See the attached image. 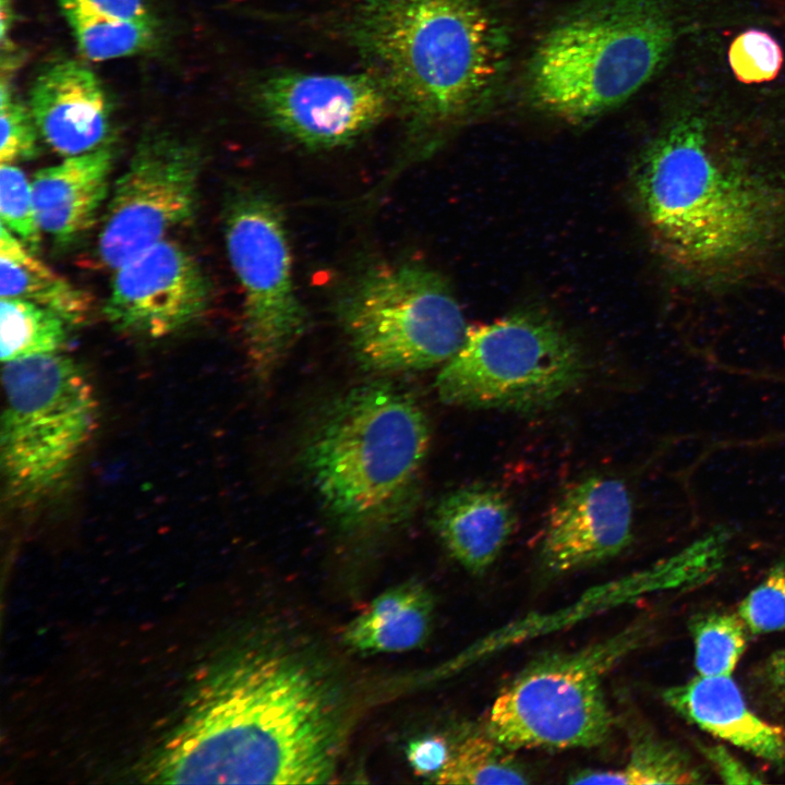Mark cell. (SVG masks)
<instances>
[{
	"label": "cell",
	"instance_id": "6da1fadb",
	"mask_svg": "<svg viewBox=\"0 0 785 785\" xmlns=\"http://www.w3.org/2000/svg\"><path fill=\"white\" fill-rule=\"evenodd\" d=\"M166 745L156 775L181 784H323L339 758L341 722L327 679L279 648L225 668Z\"/></svg>",
	"mask_w": 785,
	"mask_h": 785
},
{
	"label": "cell",
	"instance_id": "7a4b0ae2",
	"mask_svg": "<svg viewBox=\"0 0 785 785\" xmlns=\"http://www.w3.org/2000/svg\"><path fill=\"white\" fill-rule=\"evenodd\" d=\"M403 121L401 165L492 97L509 37L496 0H357L337 23Z\"/></svg>",
	"mask_w": 785,
	"mask_h": 785
},
{
	"label": "cell",
	"instance_id": "3957f363",
	"mask_svg": "<svg viewBox=\"0 0 785 785\" xmlns=\"http://www.w3.org/2000/svg\"><path fill=\"white\" fill-rule=\"evenodd\" d=\"M633 184L654 242L684 271L744 269L785 228V191L754 166L715 150L696 118L672 121L650 142Z\"/></svg>",
	"mask_w": 785,
	"mask_h": 785
},
{
	"label": "cell",
	"instance_id": "277c9868",
	"mask_svg": "<svg viewBox=\"0 0 785 785\" xmlns=\"http://www.w3.org/2000/svg\"><path fill=\"white\" fill-rule=\"evenodd\" d=\"M428 445L419 402L375 382L326 408L305 440L302 463L341 529L378 531L403 521L415 506Z\"/></svg>",
	"mask_w": 785,
	"mask_h": 785
},
{
	"label": "cell",
	"instance_id": "5b68a950",
	"mask_svg": "<svg viewBox=\"0 0 785 785\" xmlns=\"http://www.w3.org/2000/svg\"><path fill=\"white\" fill-rule=\"evenodd\" d=\"M676 39L665 0H584L545 32L528 67L542 111L587 122L628 100L662 68Z\"/></svg>",
	"mask_w": 785,
	"mask_h": 785
},
{
	"label": "cell",
	"instance_id": "8992f818",
	"mask_svg": "<svg viewBox=\"0 0 785 785\" xmlns=\"http://www.w3.org/2000/svg\"><path fill=\"white\" fill-rule=\"evenodd\" d=\"M0 463L7 497L31 506L69 474L96 428L98 401L71 358L40 354L3 363Z\"/></svg>",
	"mask_w": 785,
	"mask_h": 785
},
{
	"label": "cell",
	"instance_id": "52a82bcc",
	"mask_svg": "<svg viewBox=\"0 0 785 785\" xmlns=\"http://www.w3.org/2000/svg\"><path fill=\"white\" fill-rule=\"evenodd\" d=\"M336 316L360 364L381 373L444 365L470 327L444 277L416 263L365 268L341 292Z\"/></svg>",
	"mask_w": 785,
	"mask_h": 785
},
{
	"label": "cell",
	"instance_id": "ba28073f",
	"mask_svg": "<svg viewBox=\"0 0 785 785\" xmlns=\"http://www.w3.org/2000/svg\"><path fill=\"white\" fill-rule=\"evenodd\" d=\"M644 635V627L633 625L580 649L539 656L498 693L486 733L510 750L603 744L613 724L604 677Z\"/></svg>",
	"mask_w": 785,
	"mask_h": 785
},
{
	"label": "cell",
	"instance_id": "9c48e42d",
	"mask_svg": "<svg viewBox=\"0 0 785 785\" xmlns=\"http://www.w3.org/2000/svg\"><path fill=\"white\" fill-rule=\"evenodd\" d=\"M585 372L580 345L556 319L520 311L469 327L435 384L449 406L526 412L563 399Z\"/></svg>",
	"mask_w": 785,
	"mask_h": 785
},
{
	"label": "cell",
	"instance_id": "30bf717a",
	"mask_svg": "<svg viewBox=\"0 0 785 785\" xmlns=\"http://www.w3.org/2000/svg\"><path fill=\"white\" fill-rule=\"evenodd\" d=\"M225 239L243 292V331L253 374L267 382L303 335L307 314L293 281L285 217L267 194L246 191L229 204Z\"/></svg>",
	"mask_w": 785,
	"mask_h": 785
},
{
	"label": "cell",
	"instance_id": "8fae6325",
	"mask_svg": "<svg viewBox=\"0 0 785 785\" xmlns=\"http://www.w3.org/2000/svg\"><path fill=\"white\" fill-rule=\"evenodd\" d=\"M200 156L174 135L148 133L117 180L98 233L99 263L114 270L189 221L196 207Z\"/></svg>",
	"mask_w": 785,
	"mask_h": 785
},
{
	"label": "cell",
	"instance_id": "7c38bea8",
	"mask_svg": "<svg viewBox=\"0 0 785 785\" xmlns=\"http://www.w3.org/2000/svg\"><path fill=\"white\" fill-rule=\"evenodd\" d=\"M250 95L271 128L313 150L354 143L392 110L386 89L370 71H271L252 84Z\"/></svg>",
	"mask_w": 785,
	"mask_h": 785
},
{
	"label": "cell",
	"instance_id": "4fadbf2b",
	"mask_svg": "<svg viewBox=\"0 0 785 785\" xmlns=\"http://www.w3.org/2000/svg\"><path fill=\"white\" fill-rule=\"evenodd\" d=\"M207 301V282L196 261L165 239L114 269L104 313L121 331L161 338L196 319Z\"/></svg>",
	"mask_w": 785,
	"mask_h": 785
},
{
	"label": "cell",
	"instance_id": "5bb4252c",
	"mask_svg": "<svg viewBox=\"0 0 785 785\" xmlns=\"http://www.w3.org/2000/svg\"><path fill=\"white\" fill-rule=\"evenodd\" d=\"M632 500L616 478L589 476L568 488L548 516L541 564L564 575L619 555L632 540Z\"/></svg>",
	"mask_w": 785,
	"mask_h": 785
},
{
	"label": "cell",
	"instance_id": "9a60e30c",
	"mask_svg": "<svg viewBox=\"0 0 785 785\" xmlns=\"http://www.w3.org/2000/svg\"><path fill=\"white\" fill-rule=\"evenodd\" d=\"M29 110L39 135L63 157L108 145L111 102L94 71L69 57L38 70L29 88Z\"/></svg>",
	"mask_w": 785,
	"mask_h": 785
},
{
	"label": "cell",
	"instance_id": "2e32d148",
	"mask_svg": "<svg viewBox=\"0 0 785 785\" xmlns=\"http://www.w3.org/2000/svg\"><path fill=\"white\" fill-rule=\"evenodd\" d=\"M663 699L712 736L760 759L785 765V728L757 715L730 676H701L673 686Z\"/></svg>",
	"mask_w": 785,
	"mask_h": 785
},
{
	"label": "cell",
	"instance_id": "e0dca14e",
	"mask_svg": "<svg viewBox=\"0 0 785 785\" xmlns=\"http://www.w3.org/2000/svg\"><path fill=\"white\" fill-rule=\"evenodd\" d=\"M112 159L105 145L35 173L32 189L41 231L65 245L92 228L108 194Z\"/></svg>",
	"mask_w": 785,
	"mask_h": 785
},
{
	"label": "cell",
	"instance_id": "ac0fdd59",
	"mask_svg": "<svg viewBox=\"0 0 785 785\" xmlns=\"http://www.w3.org/2000/svg\"><path fill=\"white\" fill-rule=\"evenodd\" d=\"M434 530L451 557L474 575L498 558L515 527L505 495L486 485H469L442 497L432 516Z\"/></svg>",
	"mask_w": 785,
	"mask_h": 785
},
{
	"label": "cell",
	"instance_id": "d6986e66",
	"mask_svg": "<svg viewBox=\"0 0 785 785\" xmlns=\"http://www.w3.org/2000/svg\"><path fill=\"white\" fill-rule=\"evenodd\" d=\"M434 599L418 582L402 583L378 595L345 628L342 638L364 653H396L422 645L432 629Z\"/></svg>",
	"mask_w": 785,
	"mask_h": 785
},
{
	"label": "cell",
	"instance_id": "ffe728a7",
	"mask_svg": "<svg viewBox=\"0 0 785 785\" xmlns=\"http://www.w3.org/2000/svg\"><path fill=\"white\" fill-rule=\"evenodd\" d=\"M0 295L17 298L51 310L67 324L89 318L94 298L39 259L24 242L0 226Z\"/></svg>",
	"mask_w": 785,
	"mask_h": 785
},
{
	"label": "cell",
	"instance_id": "44dd1931",
	"mask_svg": "<svg viewBox=\"0 0 785 785\" xmlns=\"http://www.w3.org/2000/svg\"><path fill=\"white\" fill-rule=\"evenodd\" d=\"M61 13L81 53L88 60L107 61L150 50L158 25L107 15L85 0H58Z\"/></svg>",
	"mask_w": 785,
	"mask_h": 785
},
{
	"label": "cell",
	"instance_id": "7402d4cb",
	"mask_svg": "<svg viewBox=\"0 0 785 785\" xmlns=\"http://www.w3.org/2000/svg\"><path fill=\"white\" fill-rule=\"evenodd\" d=\"M703 775L688 756L671 742L651 735H637L627 763L611 771H581L571 776V784H698Z\"/></svg>",
	"mask_w": 785,
	"mask_h": 785
},
{
	"label": "cell",
	"instance_id": "603a6c76",
	"mask_svg": "<svg viewBox=\"0 0 785 785\" xmlns=\"http://www.w3.org/2000/svg\"><path fill=\"white\" fill-rule=\"evenodd\" d=\"M65 324L61 316L41 305L17 298H1V361L57 353L67 339Z\"/></svg>",
	"mask_w": 785,
	"mask_h": 785
},
{
	"label": "cell",
	"instance_id": "cb8c5ba5",
	"mask_svg": "<svg viewBox=\"0 0 785 785\" xmlns=\"http://www.w3.org/2000/svg\"><path fill=\"white\" fill-rule=\"evenodd\" d=\"M510 749L487 733L472 734L450 744L448 759L435 776L436 784H527L528 774Z\"/></svg>",
	"mask_w": 785,
	"mask_h": 785
},
{
	"label": "cell",
	"instance_id": "d4e9b609",
	"mask_svg": "<svg viewBox=\"0 0 785 785\" xmlns=\"http://www.w3.org/2000/svg\"><path fill=\"white\" fill-rule=\"evenodd\" d=\"M695 666L701 676H730L747 647L748 628L738 613L709 612L691 619Z\"/></svg>",
	"mask_w": 785,
	"mask_h": 785
},
{
	"label": "cell",
	"instance_id": "484cf974",
	"mask_svg": "<svg viewBox=\"0 0 785 785\" xmlns=\"http://www.w3.org/2000/svg\"><path fill=\"white\" fill-rule=\"evenodd\" d=\"M0 216L1 224L32 251L39 249L41 229L36 216L32 181L14 164H1Z\"/></svg>",
	"mask_w": 785,
	"mask_h": 785
},
{
	"label": "cell",
	"instance_id": "4316f807",
	"mask_svg": "<svg viewBox=\"0 0 785 785\" xmlns=\"http://www.w3.org/2000/svg\"><path fill=\"white\" fill-rule=\"evenodd\" d=\"M0 162L29 159L38 152V129L29 110L16 98L11 77L1 75L0 85Z\"/></svg>",
	"mask_w": 785,
	"mask_h": 785
},
{
	"label": "cell",
	"instance_id": "83f0119b",
	"mask_svg": "<svg viewBox=\"0 0 785 785\" xmlns=\"http://www.w3.org/2000/svg\"><path fill=\"white\" fill-rule=\"evenodd\" d=\"M737 613L753 635L785 630V560L770 568L740 602Z\"/></svg>",
	"mask_w": 785,
	"mask_h": 785
},
{
	"label": "cell",
	"instance_id": "f1b7e54d",
	"mask_svg": "<svg viewBox=\"0 0 785 785\" xmlns=\"http://www.w3.org/2000/svg\"><path fill=\"white\" fill-rule=\"evenodd\" d=\"M728 62L734 75L745 84L773 80L783 64V52L771 35L749 29L738 35L728 50Z\"/></svg>",
	"mask_w": 785,
	"mask_h": 785
},
{
	"label": "cell",
	"instance_id": "f546056e",
	"mask_svg": "<svg viewBox=\"0 0 785 785\" xmlns=\"http://www.w3.org/2000/svg\"><path fill=\"white\" fill-rule=\"evenodd\" d=\"M450 750V744L442 736H426L409 744L407 758L414 772L433 782L444 768Z\"/></svg>",
	"mask_w": 785,
	"mask_h": 785
},
{
	"label": "cell",
	"instance_id": "4dcf8cb0",
	"mask_svg": "<svg viewBox=\"0 0 785 785\" xmlns=\"http://www.w3.org/2000/svg\"><path fill=\"white\" fill-rule=\"evenodd\" d=\"M703 752L724 783L758 784L763 782L760 775L751 771L723 746L703 747Z\"/></svg>",
	"mask_w": 785,
	"mask_h": 785
},
{
	"label": "cell",
	"instance_id": "1f68e13d",
	"mask_svg": "<svg viewBox=\"0 0 785 785\" xmlns=\"http://www.w3.org/2000/svg\"><path fill=\"white\" fill-rule=\"evenodd\" d=\"M100 12L125 21L158 25L146 0H85Z\"/></svg>",
	"mask_w": 785,
	"mask_h": 785
},
{
	"label": "cell",
	"instance_id": "d6a6232c",
	"mask_svg": "<svg viewBox=\"0 0 785 785\" xmlns=\"http://www.w3.org/2000/svg\"><path fill=\"white\" fill-rule=\"evenodd\" d=\"M761 679L769 691L785 704V648L768 657L761 669Z\"/></svg>",
	"mask_w": 785,
	"mask_h": 785
},
{
	"label": "cell",
	"instance_id": "836d02e7",
	"mask_svg": "<svg viewBox=\"0 0 785 785\" xmlns=\"http://www.w3.org/2000/svg\"><path fill=\"white\" fill-rule=\"evenodd\" d=\"M0 17L1 55L19 52L16 45L11 39V31L15 20L13 0H0Z\"/></svg>",
	"mask_w": 785,
	"mask_h": 785
}]
</instances>
